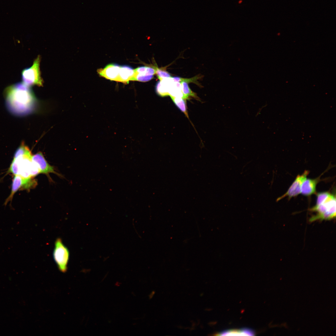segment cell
<instances>
[{"label": "cell", "mask_w": 336, "mask_h": 336, "mask_svg": "<svg viewBox=\"0 0 336 336\" xmlns=\"http://www.w3.org/2000/svg\"><path fill=\"white\" fill-rule=\"evenodd\" d=\"M8 109L12 114L23 115L30 113L34 109L35 100L29 86L18 82L7 87L4 91Z\"/></svg>", "instance_id": "cell-1"}, {"label": "cell", "mask_w": 336, "mask_h": 336, "mask_svg": "<svg viewBox=\"0 0 336 336\" xmlns=\"http://www.w3.org/2000/svg\"><path fill=\"white\" fill-rule=\"evenodd\" d=\"M336 204L335 196L333 194L328 192L318 193L316 204L310 209L315 212L316 214L310 217L309 221L329 220L335 218Z\"/></svg>", "instance_id": "cell-2"}, {"label": "cell", "mask_w": 336, "mask_h": 336, "mask_svg": "<svg viewBox=\"0 0 336 336\" xmlns=\"http://www.w3.org/2000/svg\"><path fill=\"white\" fill-rule=\"evenodd\" d=\"M41 57L38 55L31 67L23 70L21 72L22 82L28 86L36 85L42 86L43 80L41 76L40 63Z\"/></svg>", "instance_id": "cell-3"}, {"label": "cell", "mask_w": 336, "mask_h": 336, "mask_svg": "<svg viewBox=\"0 0 336 336\" xmlns=\"http://www.w3.org/2000/svg\"><path fill=\"white\" fill-rule=\"evenodd\" d=\"M53 256L59 270L63 273L65 272L67 269L69 252L60 238H58L55 241Z\"/></svg>", "instance_id": "cell-4"}, {"label": "cell", "mask_w": 336, "mask_h": 336, "mask_svg": "<svg viewBox=\"0 0 336 336\" xmlns=\"http://www.w3.org/2000/svg\"><path fill=\"white\" fill-rule=\"evenodd\" d=\"M36 184V181L33 178L26 179L18 175H15L13 180L11 193L6 200L4 204L6 205L12 200L14 194L18 190L30 189L34 187Z\"/></svg>", "instance_id": "cell-5"}, {"label": "cell", "mask_w": 336, "mask_h": 336, "mask_svg": "<svg viewBox=\"0 0 336 336\" xmlns=\"http://www.w3.org/2000/svg\"><path fill=\"white\" fill-rule=\"evenodd\" d=\"M309 173V171L306 170L301 175H298L286 193L279 198L278 200H279L285 197H287L290 199L300 194L302 184L306 179Z\"/></svg>", "instance_id": "cell-6"}, {"label": "cell", "mask_w": 336, "mask_h": 336, "mask_svg": "<svg viewBox=\"0 0 336 336\" xmlns=\"http://www.w3.org/2000/svg\"><path fill=\"white\" fill-rule=\"evenodd\" d=\"M134 71V75L131 81L147 82L152 79L156 74L155 68L148 66L139 67Z\"/></svg>", "instance_id": "cell-7"}, {"label": "cell", "mask_w": 336, "mask_h": 336, "mask_svg": "<svg viewBox=\"0 0 336 336\" xmlns=\"http://www.w3.org/2000/svg\"><path fill=\"white\" fill-rule=\"evenodd\" d=\"M32 160L37 166L40 173L47 175L53 173L58 174L54 167L48 163L41 152H39L32 155Z\"/></svg>", "instance_id": "cell-8"}, {"label": "cell", "mask_w": 336, "mask_h": 336, "mask_svg": "<svg viewBox=\"0 0 336 336\" xmlns=\"http://www.w3.org/2000/svg\"><path fill=\"white\" fill-rule=\"evenodd\" d=\"M120 66L115 64H110L104 68L97 70L102 77L111 80L118 81Z\"/></svg>", "instance_id": "cell-9"}, {"label": "cell", "mask_w": 336, "mask_h": 336, "mask_svg": "<svg viewBox=\"0 0 336 336\" xmlns=\"http://www.w3.org/2000/svg\"><path fill=\"white\" fill-rule=\"evenodd\" d=\"M319 177L315 179H306L302 184L301 193L303 195H310L315 192L317 184Z\"/></svg>", "instance_id": "cell-10"}, {"label": "cell", "mask_w": 336, "mask_h": 336, "mask_svg": "<svg viewBox=\"0 0 336 336\" xmlns=\"http://www.w3.org/2000/svg\"><path fill=\"white\" fill-rule=\"evenodd\" d=\"M134 74V69L126 65L120 66L118 82L124 83H128L131 81Z\"/></svg>", "instance_id": "cell-11"}, {"label": "cell", "mask_w": 336, "mask_h": 336, "mask_svg": "<svg viewBox=\"0 0 336 336\" xmlns=\"http://www.w3.org/2000/svg\"><path fill=\"white\" fill-rule=\"evenodd\" d=\"M254 331L248 328H243L241 329H230L223 331L219 334V335H246L251 336L254 335Z\"/></svg>", "instance_id": "cell-12"}, {"label": "cell", "mask_w": 336, "mask_h": 336, "mask_svg": "<svg viewBox=\"0 0 336 336\" xmlns=\"http://www.w3.org/2000/svg\"><path fill=\"white\" fill-rule=\"evenodd\" d=\"M181 85L182 91L183 95L182 98L185 100L189 99L190 97H193L197 99L198 98L196 94L192 91L188 85V82L185 81L180 82Z\"/></svg>", "instance_id": "cell-13"}, {"label": "cell", "mask_w": 336, "mask_h": 336, "mask_svg": "<svg viewBox=\"0 0 336 336\" xmlns=\"http://www.w3.org/2000/svg\"><path fill=\"white\" fill-rule=\"evenodd\" d=\"M177 107L188 118L186 100L182 97H170Z\"/></svg>", "instance_id": "cell-14"}, {"label": "cell", "mask_w": 336, "mask_h": 336, "mask_svg": "<svg viewBox=\"0 0 336 336\" xmlns=\"http://www.w3.org/2000/svg\"><path fill=\"white\" fill-rule=\"evenodd\" d=\"M155 68L156 69V74L158 78L160 80H162L165 78H169L171 77L169 73L166 70L163 69L162 68H159L157 67H156Z\"/></svg>", "instance_id": "cell-15"}]
</instances>
